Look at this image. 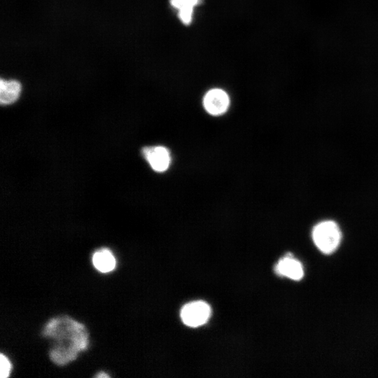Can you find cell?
Listing matches in <instances>:
<instances>
[{
    "instance_id": "obj_1",
    "label": "cell",
    "mask_w": 378,
    "mask_h": 378,
    "mask_svg": "<svg viewBox=\"0 0 378 378\" xmlns=\"http://www.w3.org/2000/svg\"><path fill=\"white\" fill-rule=\"evenodd\" d=\"M43 335L54 340L49 356L52 362L59 365L76 359L88 346V333L85 326L69 316L50 319Z\"/></svg>"
},
{
    "instance_id": "obj_2",
    "label": "cell",
    "mask_w": 378,
    "mask_h": 378,
    "mask_svg": "<svg viewBox=\"0 0 378 378\" xmlns=\"http://www.w3.org/2000/svg\"><path fill=\"white\" fill-rule=\"evenodd\" d=\"M312 238L320 251L329 254L333 252L340 244L341 232L335 222L323 221L314 227Z\"/></svg>"
},
{
    "instance_id": "obj_3",
    "label": "cell",
    "mask_w": 378,
    "mask_h": 378,
    "mask_svg": "<svg viewBox=\"0 0 378 378\" xmlns=\"http://www.w3.org/2000/svg\"><path fill=\"white\" fill-rule=\"evenodd\" d=\"M210 314L209 305L200 300L185 304L181 311V317L183 323L190 327L203 325L208 321Z\"/></svg>"
},
{
    "instance_id": "obj_4",
    "label": "cell",
    "mask_w": 378,
    "mask_h": 378,
    "mask_svg": "<svg viewBox=\"0 0 378 378\" xmlns=\"http://www.w3.org/2000/svg\"><path fill=\"white\" fill-rule=\"evenodd\" d=\"M205 110L211 115H219L226 112L230 105L227 94L223 90L214 88L208 91L203 99Z\"/></svg>"
},
{
    "instance_id": "obj_5",
    "label": "cell",
    "mask_w": 378,
    "mask_h": 378,
    "mask_svg": "<svg viewBox=\"0 0 378 378\" xmlns=\"http://www.w3.org/2000/svg\"><path fill=\"white\" fill-rule=\"evenodd\" d=\"M142 153L154 171L162 172L169 168L171 157L165 147L161 146L146 147L143 148Z\"/></svg>"
},
{
    "instance_id": "obj_6",
    "label": "cell",
    "mask_w": 378,
    "mask_h": 378,
    "mask_svg": "<svg viewBox=\"0 0 378 378\" xmlns=\"http://www.w3.org/2000/svg\"><path fill=\"white\" fill-rule=\"evenodd\" d=\"M275 270L279 275L293 280H300L304 275L302 264L290 255L281 258L276 264Z\"/></svg>"
},
{
    "instance_id": "obj_7",
    "label": "cell",
    "mask_w": 378,
    "mask_h": 378,
    "mask_svg": "<svg viewBox=\"0 0 378 378\" xmlns=\"http://www.w3.org/2000/svg\"><path fill=\"white\" fill-rule=\"evenodd\" d=\"M92 263L99 272L106 273L112 271L116 264L115 258L108 248H101L92 255Z\"/></svg>"
},
{
    "instance_id": "obj_8",
    "label": "cell",
    "mask_w": 378,
    "mask_h": 378,
    "mask_svg": "<svg viewBox=\"0 0 378 378\" xmlns=\"http://www.w3.org/2000/svg\"><path fill=\"white\" fill-rule=\"evenodd\" d=\"M21 92V85L16 80H0V102L2 104H10L15 102Z\"/></svg>"
},
{
    "instance_id": "obj_9",
    "label": "cell",
    "mask_w": 378,
    "mask_h": 378,
    "mask_svg": "<svg viewBox=\"0 0 378 378\" xmlns=\"http://www.w3.org/2000/svg\"><path fill=\"white\" fill-rule=\"evenodd\" d=\"M200 2V0H170V4L178 9V16L185 24H189L192 20L193 8Z\"/></svg>"
},
{
    "instance_id": "obj_10",
    "label": "cell",
    "mask_w": 378,
    "mask_h": 378,
    "mask_svg": "<svg viewBox=\"0 0 378 378\" xmlns=\"http://www.w3.org/2000/svg\"><path fill=\"white\" fill-rule=\"evenodd\" d=\"M11 364L6 356L3 354H0V377L6 378L10 375Z\"/></svg>"
},
{
    "instance_id": "obj_11",
    "label": "cell",
    "mask_w": 378,
    "mask_h": 378,
    "mask_svg": "<svg viewBox=\"0 0 378 378\" xmlns=\"http://www.w3.org/2000/svg\"><path fill=\"white\" fill-rule=\"evenodd\" d=\"M95 377L102 378V377H109V375L105 373L104 372H100L94 376Z\"/></svg>"
}]
</instances>
